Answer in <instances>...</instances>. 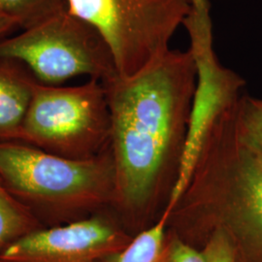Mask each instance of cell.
<instances>
[{"label": "cell", "instance_id": "obj_1", "mask_svg": "<svg viewBox=\"0 0 262 262\" xmlns=\"http://www.w3.org/2000/svg\"><path fill=\"white\" fill-rule=\"evenodd\" d=\"M102 84L116 169L113 212L134 236L157 222L175 186L196 66L189 50H168L136 73L116 74Z\"/></svg>", "mask_w": 262, "mask_h": 262}, {"label": "cell", "instance_id": "obj_2", "mask_svg": "<svg viewBox=\"0 0 262 262\" xmlns=\"http://www.w3.org/2000/svg\"><path fill=\"white\" fill-rule=\"evenodd\" d=\"M236 106L207 137L168 230L198 250L221 231L238 262H262V156L238 130Z\"/></svg>", "mask_w": 262, "mask_h": 262}, {"label": "cell", "instance_id": "obj_3", "mask_svg": "<svg viewBox=\"0 0 262 262\" xmlns=\"http://www.w3.org/2000/svg\"><path fill=\"white\" fill-rule=\"evenodd\" d=\"M0 179L44 227L112 211L116 169L111 147L94 158H63L23 142H0Z\"/></svg>", "mask_w": 262, "mask_h": 262}, {"label": "cell", "instance_id": "obj_4", "mask_svg": "<svg viewBox=\"0 0 262 262\" xmlns=\"http://www.w3.org/2000/svg\"><path fill=\"white\" fill-rule=\"evenodd\" d=\"M105 88L91 79L75 86L37 83L19 141L68 159L94 158L110 147Z\"/></svg>", "mask_w": 262, "mask_h": 262}, {"label": "cell", "instance_id": "obj_5", "mask_svg": "<svg viewBox=\"0 0 262 262\" xmlns=\"http://www.w3.org/2000/svg\"><path fill=\"white\" fill-rule=\"evenodd\" d=\"M191 0H67L68 11L94 27L129 76L163 55L187 18Z\"/></svg>", "mask_w": 262, "mask_h": 262}, {"label": "cell", "instance_id": "obj_6", "mask_svg": "<svg viewBox=\"0 0 262 262\" xmlns=\"http://www.w3.org/2000/svg\"><path fill=\"white\" fill-rule=\"evenodd\" d=\"M0 58L19 61L46 84L82 75L103 82L118 74L103 38L68 10L15 37L0 39Z\"/></svg>", "mask_w": 262, "mask_h": 262}, {"label": "cell", "instance_id": "obj_7", "mask_svg": "<svg viewBox=\"0 0 262 262\" xmlns=\"http://www.w3.org/2000/svg\"><path fill=\"white\" fill-rule=\"evenodd\" d=\"M183 26L187 29L189 51L196 66V86L178 176L164 209L169 213L184 193L210 132L234 108L246 85L243 78L223 66L215 55L209 0H191Z\"/></svg>", "mask_w": 262, "mask_h": 262}, {"label": "cell", "instance_id": "obj_8", "mask_svg": "<svg viewBox=\"0 0 262 262\" xmlns=\"http://www.w3.org/2000/svg\"><path fill=\"white\" fill-rule=\"evenodd\" d=\"M132 237L107 211L26 235L0 253V262H106Z\"/></svg>", "mask_w": 262, "mask_h": 262}, {"label": "cell", "instance_id": "obj_9", "mask_svg": "<svg viewBox=\"0 0 262 262\" xmlns=\"http://www.w3.org/2000/svg\"><path fill=\"white\" fill-rule=\"evenodd\" d=\"M37 81L23 63L0 58V142L19 141Z\"/></svg>", "mask_w": 262, "mask_h": 262}, {"label": "cell", "instance_id": "obj_10", "mask_svg": "<svg viewBox=\"0 0 262 262\" xmlns=\"http://www.w3.org/2000/svg\"><path fill=\"white\" fill-rule=\"evenodd\" d=\"M170 213L163 211L156 223L134 235L122 251L106 262H159L168 238Z\"/></svg>", "mask_w": 262, "mask_h": 262}, {"label": "cell", "instance_id": "obj_11", "mask_svg": "<svg viewBox=\"0 0 262 262\" xmlns=\"http://www.w3.org/2000/svg\"><path fill=\"white\" fill-rule=\"evenodd\" d=\"M44 227L0 179V253L19 238Z\"/></svg>", "mask_w": 262, "mask_h": 262}, {"label": "cell", "instance_id": "obj_12", "mask_svg": "<svg viewBox=\"0 0 262 262\" xmlns=\"http://www.w3.org/2000/svg\"><path fill=\"white\" fill-rule=\"evenodd\" d=\"M68 10L67 0H0V12L24 30Z\"/></svg>", "mask_w": 262, "mask_h": 262}, {"label": "cell", "instance_id": "obj_13", "mask_svg": "<svg viewBox=\"0 0 262 262\" xmlns=\"http://www.w3.org/2000/svg\"><path fill=\"white\" fill-rule=\"evenodd\" d=\"M235 122L244 139L262 156V99L244 94L236 106Z\"/></svg>", "mask_w": 262, "mask_h": 262}, {"label": "cell", "instance_id": "obj_14", "mask_svg": "<svg viewBox=\"0 0 262 262\" xmlns=\"http://www.w3.org/2000/svg\"><path fill=\"white\" fill-rule=\"evenodd\" d=\"M200 251L205 262H238L232 245L221 231L210 235Z\"/></svg>", "mask_w": 262, "mask_h": 262}, {"label": "cell", "instance_id": "obj_15", "mask_svg": "<svg viewBox=\"0 0 262 262\" xmlns=\"http://www.w3.org/2000/svg\"><path fill=\"white\" fill-rule=\"evenodd\" d=\"M159 262H205L200 250L181 240L168 230L165 252Z\"/></svg>", "mask_w": 262, "mask_h": 262}, {"label": "cell", "instance_id": "obj_16", "mask_svg": "<svg viewBox=\"0 0 262 262\" xmlns=\"http://www.w3.org/2000/svg\"><path fill=\"white\" fill-rule=\"evenodd\" d=\"M19 28L17 23L14 19L5 16L0 12V38L5 36L7 33L11 32L14 28Z\"/></svg>", "mask_w": 262, "mask_h": 262}]
</instances>
